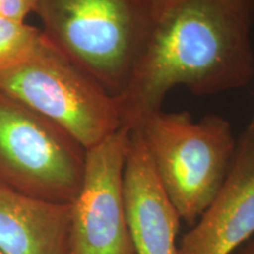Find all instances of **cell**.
I'll list each match as a JSON object with an SVG mask.
<instances>
[{
	"label": "cell",
	"instance_id": "obj_14",
	"mask_svg": "<svg viewBox=\"0 0 254 254\" xmlns=\"http://www.w3.org/2000/svg\"><path fill=\"white\" fill-rule=\"evenodd\" d=\"M0 254H4V253H1V252H0Z\"/></svg>",
	"mask_w": 254,
	"mask_h": 254
},
{
	"label": "cell",
	"instance_id": "obj_7",
	"mask_svg": "<svg viewBox=\"0 0 254 254\" xmlns=\"http://www.w3.org/2000/svg\"><path fill=\"white\" fill-rule=\"evenodd\" d=\"M254 236V118L239 138L218 194L178 254H231Z\"/></svg>",
	"mask_w": 254,
	"mask_h": 254
},
{
	"label": "cell",
	"instance_id": "obj_5",
	"mask_svg": "<svg viewBox=\"0 0 254 254\" xmlns=\"http://www.w3.org/2000/svg\"><path fill=\"white\" fill-rule=\"evenodd\" d=\"M86 148L56 123L0 92V185L72 204L84 179Z\"/></svg>",
	"mask_w": 254,
	"mask_h": 254
},
{
	"label": "cell",
	"instance_id": "obj_2",
	"mask_svg": "<svg viewBox=\"0 0 254 254\" xmlns=\"http://www.w3.org/2000/svg\"><path fill=\"white\" fill-rule=\"evenodd\" d=\"M34 13L44 37L116 98L155 25L134 0H38Z\"/></svg>",
	"mask_w": 254,
	"mask_h": 254
},
{
	"label": "cell",
	"instance_id": "obj_10",
	"mask_svg": "<svg viewBox=\"0 0 254 254\" xmlns=\"http://www.w3.org/2000/svg\"><path fill=\"white\" fill-rule=\"evenodd\" d=\"M40 36V28L0 15V72L23 62Z\"/></svg>",
	"mask_w": 254,
	"mask_h": 254
},
{
	"label": "cell",
	"instance_id": "obj_9",
	"mask_svg": "<svg viewBox=\"0 0 254 254\" xmlns=\"http://www.w3.org/2000/svg\"><path fill=\"white\" fill-rule=\"evenodd\" d=\"M71 204H57L0 185V252L68 254Z\"/></svg>",
	"mask_w": 254,
	"mask_h": 254
},
{
	"label": "cell",
	"instance_id": "obj_6",
	"mask_svg": "<svg viewBox=\"0 0 254 254\" xmlns=\"http://www.w3.org/2000/svg\"><path fill=\"white\" fill-rule=\"evenodd\" d=\"M128 134L122 127L86 150L84 179L71 204L68 254H136L123 194Z\"/></svg>",
	"mask_w": 254,
	"mask_h": 254
},
{
	"label": "cell",
	"instance_id": "obj_3",
	"mask_svg": "<svg viewBox=\"0 0 254 254\" xmlns=\"http://www.w3.org/2000/svg\"><path fill=\"white\" fill-rule=\"evenodd\" d=\"M136 131L167 195L192 227L212 204L231 166L237 146L231 123L218 114L194 120L187 112L161 110Z\"/></svg>",
	"mask_w": 254,
	"mask_h": 254
},
{
	"label": "cell",
	"instance_id": "obj_8",
	"mask_svg": "<svg viewBox=\"0 0 254 254\" xmlns=\"http://www.w3.org/2000/svg\"><path fill=\"white\" fill-rule=\"evenodd\" d=\"M126 220L136 254H178L180 218L139 131H129L123 174Z\"/></svg>",
	"mask_w": 254,
	"mask_h": 254
},
{
	"label": "cell",
	"instance_id": "obj_13",
	"mask_svg": "<svg viewBox=\"0 0 254 254\" xmlns=\"http://www.w3.org/2000/svg\"><path fill=\"white\" fill-rule=\"evenodd\" d=\"M231 254H254V236Z\"/></svg>",
	"mask_w": 254,
	"mask_h": 254
},
{
	"label": "cell",
	"instance_id": "obj_11",
	"mask_svg": "<svg viewBox=\"0 0 254 254\" xmlns=\"http://www.w3.org/2000/svg\"><path fill=\"white\" fill-rule=\"evenodd\" d=\"M38 0H0V15L25 21L31 13L36 12Z\"/></svg>",
	"mask_w": 254,
	"mask_h": 254
},
{
	"label": "cell",
	"instance_id": "obj_1",
	"mask_svg": "<svg viewBox=\"0 0 254 254\" xmlns=\"http://www.w3.org/2000/svg\"><path fill=\"white\" fill-rule=\"evenodd\" d=\"M254 0H184L154 25L116 98L122 127L134 131L184 86L196 95L239 90L254 78Z\"/></svg>",
	"mask_w": 254,
	"mask_h": 254
},
{
	"label": "cell",
	"instance_id": "obj_12",
	"mask_svg": "<svg viewBox=\"0 0 254 254\" xmlns=\"http://www.w3.org/2000/svg\"><path fill=\"white\" fill-rule=\"evenodd\" d=\"M155 24L178 7L184 0H134Z\"/></svg>",
	"mask_w": 254,
	"mask_h": 254
},
{
	"label": "cell",
	"instance_id": "obj_4",
	"mask_svg": "<svg viewBox=\"0 0 254 254\" xmlns=\"http://www.w3.org/2000/svg\"><path fill=\"white\" fill-rule=\"evenodd\" d=\"M0 92L56 123L86 150L122 128L116 97L43 33L23 62L0 72Z\"/></svg>",
	"mask_w": 254,
	"mask_h": 254
}]
</instances>
